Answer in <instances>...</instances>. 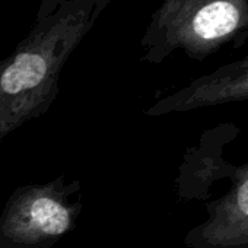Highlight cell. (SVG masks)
<instances>
[{"instance_id":"cell-1","label":"cell","mask_w":248,"mask_h":248,"mask_svg":"<svg viewBox=\"0 0 248 248\" xmlns=\"http://www.w3.org/2000/svg\"><path fill=\"white\" fill-rule=\"evenodd\" d=\"M111 0H67L35 21L30 34L0 60V143L44 115L60 92L62 70Z\"/></svg>"},{"instance_id":"cell-2","label":"cell","mask_w":248,"mask_h":248,"mask_svg":"<svg viewBox=\"0 0 248 248\" xmlns=\"http://www.w3.org/2000/svg\"><path fill=\"white\" fill-rule=\"evenodd\" d=\"M83 209L79 180L64 175L16 188L0 213V248H51L70 233Z\"/></svg>"},{"instance_id":"cell-3","label":"cell","mask_w":248,"mask_h":248,"mask_svg":"<svg viewBox=\"0 0 248 248\" xmlns=\"http://www.w3.org/2000/svg\"><path fill=\"white\" fill-rule=\"evenodd\" d=\"M187 244L194 248L248 247V167L239 170L233 190L216 204L210 219L188 233Z\"/></svg>"},{"instance_id":"cell-4","label":"cell","mask_w":248,"mask_h":248,"mask_svg":"<svg viewBox=\"0 0 248 248\" xmlns=\"http://www.w3.org/2000/svg\"><path fill=\"white\" fill-rule=\"evenodd\" d=\"M244 98H248V72L231 78H210L196 82L188 88L158 101L148 108L145 114L158 117Z\"/></svg>"},{"instance_id":"cell-5","label":"cell","mask_w":248,"mask_h":248,"mask_svg":"<svg viewBox=\"0 0 248 248\" xmlns=\"http://www.w3.org/2000/svg\"><path fill=\"white\" fill-rule=\"evenodd\" d=\"M67 0H41L40 8L37 11V21L44 19L47 16H50L51 14H54L57 11V8L60 5H63Z\"/></svg>"}]
</instances>
